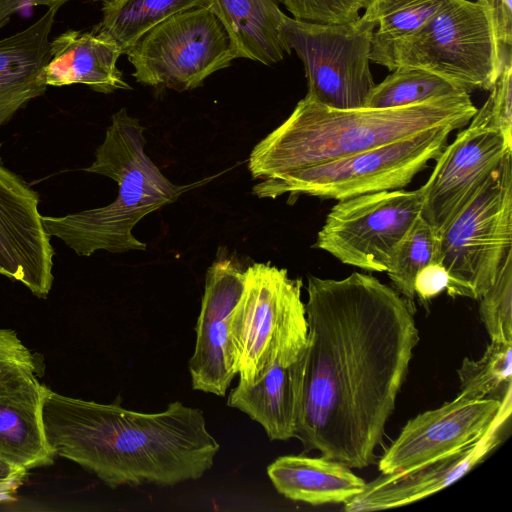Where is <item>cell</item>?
Returning <instances> with one entry per match:
<instances>
[{"instance_id": "cell-32", "label": "cell", "mask_w": 512, "mask_h": 512, "mask_svg": "<svg viewBox=\"0 0 512 512\" xmlns=\"http://www.w3.org/2000/svg\"><path fill=\"white\" fill-rule=\"evenodd\" d=\"M490 10L502 65L512 63V0H480Z\"/></svg>"}, {"instance_id": "cell-11", "label": "cell", "mask_w": 512, "mask_h": 512, "mask_svg": "<svg viewBox=\"0 0 512 512\" xmlns=\"http://www.w3.org/2000/svg\"><path fill=\"white\" fill-rule=\"evenodd\" d=\"M422 206L421 187L339 200L328 213L313 247L344 264L386 272L394 248L421 215Z\"/></svg>"}, {"instance_id": "cell-17", "label": "cell", "mask_w": 512, "mask_h": 512, "mask_svg": "<svg viewBox=\"0 0 512 512\" xmlns=\"http://www.w3.org/2000/svg\"><path fill=\"white\" fill-rule=\"evenodd\" d=\"M36 368H17L0 384V458L28 471L52 465L57 456L43 424L49 387L39 382Z\"/></svg>"}, {"instance_id": "cell-9", "label": "cell", "mask_w": 512, "mask_h": 512, "mask_svg": "<svg viewBox=\"0 0 512 512\" xmlns=\"http://www.w3.org/2000/svg\"><path fill=\"white\" fill-rule=\"evenodd\" d=\"M376 25L365 14L339 24L285 17L281 40L286 53L294 50L303 63L306 97L334 109L365 106L375 86L370 51Z\"/></svg>"}, {"instance_id": "cell-6", "label": "cell", "mask_w": 512, "mask_h": 512, "mask_svg": "<svg viewBox=\"0 0 512 512\" xmlns=\"http://www.w3.org/2000/svg\"><path fill=\"white\" fill-rule=\"evenodd\" d=\"M370 61L390 71L422 68L468 93L490 90L503 68L490 10L480 0H448L417 32L371 52Z\"/></svg>"}, {"instance_id": "cell-36", "label": "cell", "mask_w": 512, "mask_h": 512, "mask_svg": "<svg viewBox=\"0 0 512 512\" xmlns=\"http://www.w3.org/2000/svg\"><path fill=\"white\" fill-rule=\"evenodd\" d=\"M364 1H365V6H366L369 0H364Z\"/></svg>"}, {"instance_id": "cell-25", "label": "cell", "mask_w": 512, "mask_h": 512, "mask_svg": "<svg viewBox=\"0 0 512 512\" xmlns=\"http://www.w3.org/2000/svg\"><path fill=\"white\" fill-rule=\"evenodd\" d=\"M460 395L503 402L512 395V342H494L478 360L464 358L457 370Z\"/></svg>"}, {"instance_id": "cell-3", "label": "cell", "mask_w": 512, "mask_h": 512, "mask_svg": "<svg viewBox=\"0 0 512 512\" xmlns=\"http://www.w3.org/2000/svg\"><path fill=\"white\" fill-rule=\"evenodd\" d=\"M477 108L462 92L395 108L334 109L301 99L252 150L248 169L266 179L319 165L447 125H467Z\"/></svg>"}, {"instance_id": "cell-28", "label": "cell", "mask_w": 512, "mask_h": 512, "mask_svg": "<svg viewBox=\"0 0 512 512\" xmlns=\"http://www.w3.org/2000/svg\"><path fill=\"white\" fill-rule=\"evenodd\" d=\"M479 315L491 341L512 342V251L489 289L478 299Z\"/></svg>"}, {"instance_id": "cell-31", "label": "cell", "mask_w": 512, "mask_h": 512, "mask_svg": "<svg viewBox=\"0 0 512 512\" xmlns=\"http://www.w3.org/2000/svg\"><path fill=\"white\" fill-rule=\"evenodd\" d=\"M20 367H37L34 355L14 330L0 327V384Z\"/></svg>"}, {"instance_id": "cell-20", "label": "cell", "mask_w": 512, "mask_h": 512, "mask_svg": "<svg viewBox=\"0 0 512 512\" xmlns=\"http://www.w3.org/2000/svg\"><path fill=\"white\" fill-rule=\"evenodd\" d=\"M305 353L289 365L274 364L255 384L238 382L228 394L227 405L258 422L270 440L295 437L301 408Z\"/></svg>"}, {"instance_id": "cell-24", "label": "cell", "mask_w": 512, "mask_h": 512, "mask_svg": "<svg viewBox=\"0 0 512 512\" xmlns=\"http://www.w3.org/2000/svg\"><path fill=\"white\" fill-rule=\"evenodd\" d=\"M462 92L466 91L433 72L417 67L400 66L381 83L375 84L364 107H403Z\"/></svg>"}, {"instance_id": "cell-29", "label": "cell", "mask_w": 512, "mask_h": 512, "mask_svg": "<svg viewBox=\"0 0 512 512\" xmlns=\"http://www.w3.org/2000/svg\"><path fill=\"white\" fill-rule=\"evenodd\" d=\"M293 18L300 21L339 24L353 21L365 8L364 0H282Z\"/></svg>"}, {"instance_id": "cell-1", "label": "cell", "mask_w": 512, "mask_h": 512, "mask_svg": "<svg viewBox=\"0 0 512 512\" xmlns=\"http://www.w3.org/2000/svg\"><path fill=\"white\" fill-rule=\"evenodd\" d=\"M303 395L295 437L349 468L375 461L419 342L405 299L376 277L309 275Z\"/></svg>"}, {"instance_id": "cell-2", "label": "cell", "mask_w": 512, "mask_h": 512, "mask_svg": "<svg viewBox=\"0 0 512 512\" xmlns=\"http://www.w3.org/2000/svg\"><path fill=\"white\" fill-rule=\"evenodd\" d=\"M61 395L50 388L43 403L46 438L57 456L71 460L111 488L173 486L201 478L220 444L202 410L174 401L158 413Z\"/></svg>"}, {"instance_id": "cell-13", "label": "cell", "mask_w": 512, "mask_h": 512, "mask_svg": "<svg viewBox=\"0 0 512 512\" xmlns=\"http://www.w3.org/2000/svg\"><path fill=\"white\" fill-rule=\"evenodd\" d=\"M39 202L34 189L0 165V274L45 299L53 284L55 251Z\"/></svg>"}, {"instance_id": "cell-4", "label": "cell", "mask_w": 512, "mask_h": 512, "mask_svg": "<svg viewBox=\"0 0 512 512\" xmlns=\"http://www.w3.org/2000/svg\"><path fill=\"white\" fill-rule=\"evenodd\" d=\"M144 131L139 119L130 116L126 108L112 115L94 162L83 170L113 179L118 195L106 206L64 216H42L51 237L63 241L79 256H91L99 250H146V243L132 233L135 225L197 184L176 185L164 176L145 153Z\"/></svg>"}, {"instance_id": "cell-27", "label": "cell", "mask_w": 512, "mask_h": 512, "mask_svg": "<svg viewBox=\"0 0 512 512\" xmlns=\"http://www.w3.org/2000/svg\"><path fill=\"white\" fill-rule=\"evenodd\" d=\"M438 234L420 215L394 248L387 274L394 289L405 299L415 314L413 283L418 271L435 259Z\"/></svg>"}, {"instance_id": "cell-19", "label": "cell", "mask_w": 512, "mask_h": 512, "mask_svg": "<svg viewBox=\"0 0 512 512\" xmlns=\"http://www.w3.org/2000/svg\"><path fill=\"white\" fill-rule=\"evenodd\" d=\"M57 11L49 8L26 29L0 39V127L46 92L44 68Z\"/></svg>"}, {"instance_id": "cell-33", "label": "cell", "mask_w": 512, "mask_h": 512, "mask_svg": "<svg viewBox=\"0 0 512 512\" xmlns=\"http://www.w3.org/2000/svg\"><path fill=\"white\" fill-rule=\"evenodd\" d=\"M450 277L445 267L433 261L421 268L415 276L413 288L415 297L422 305H427L431 299L447 291Z\"/></svg>"}, {"instance_id": "cell-18", "label": "cell", "mask_w": 512, "mask_h": 512, "mask_svg": "<svg viewBox=\"0 0 512 512\" xmlns=\"http://www.w3.org/2000/svg\"><path fill=\"white\" fill-rule=\"evenodd\" d=\"M49 53L44 68L47 86L84 84L104 94L132 89L117 67L119 45L96 26L91 31L62 32L50 41Z\"/></svg>"}, {"instance_id": "cell-22", "label": "cell", "mask_w": 512, "mask_h": 512, "mask_svg": "<svg viewBox=\"0 0 512 512\" xmlns=\"http://www.w3.org/2000/svg\"><path fill=\"white\" fill-rule=\"evenodd\" d=\"M207 7L227 31L237 58L267 66L283 59L280 31L286 15L277 0H208Z\"/></svg>"}, {"instance_id": "cell-26", "label": "cell", "mask_w": 512, "mask_h": 512, "mask_svg": "<svg viewBox=\"0 0 512 512\" xmlns=\"http://www.w3.org/2000/svg\"><path fill=\"white\" fill-rule=\"evenodd\" d=\"M448 0H369L364 14L379 26L371 52L409 37L423 27Z\"/></svg>"}, {"instance_id": "cell-12", "label": "cell", "mask_w": 512, "mask_h": 512, "mask_svg": "<svg viewBox=\"0 0 512 512\" xmlns=\"http://www.w3.org/2000/svg\"><path fill=\"white\" fill-rule=\"evenodd\" d=\"M510 154L512 143L474 114L469 125L445 146L421 186V216L439 235Z\"/></svg>"}, {"instance_id": "cell-16", "label": "cell", "mask_w": 512, "mask_h": 512, "mask_svg": "<svg viewBox=\"0 0 512 512\" xmlns=\"http://www.w3.org/2000/svg\"><path fill=\"white\" fill-rule=\"evenodd\" d=\"M511 410L512 395L503 401L488 429L476 441L415 468L390 474L381 473L366 483L360 494L344 503V510L364 512L400 507L448 487L498 446L501 430L510 418Z\"/></svg>"}, {"instance_id": "cell-23", "label": "cell", "mask_w": 512, "mask_h": 512, "mask_svg": "<svg viewBox=\"0 0 512 512\" xmlns=\"http://www.w3.org/2000/svg\"><path fill=\"white\" fill-rule=\"evenodd\" d=\"M207 5L208 0H104L103 17L96 27L119 45L122 54H127L157 24L177 13Z\"/></svg>"}, {"instance_id": "cell-15", "label": "cell", "mask_w": 512, "mask_h": 512, "mask_svg": "<svg viewBox=\"0 0 512 512\" xmlns=\"http://www.w3.org/2000/svg\"><path fill=\"white\" fill-rule=\"evenodd\" d=\"M244 285V270L230 259L206 272L193 354L188 362L194 390L225 396L237 375L230 339V317Z\"/></svg>"}, {"instance_id": "cell-10", "label": "cell", "mask_w": 512, "mask_h": 512, "mask_svg": "<svg viewBox=\"0 0 512 512\" xmlns=\"http://www.w3.org/2000/svg\"><path fill=\"white\" fill-rule=\"evenodd\" d=\"M133 77L160 91H189L237 58L231 39L208 7L177 13L145 33L126 54Z\"/></svg>"}, {"instance_id": "cell-30", "label": "cell", "mask_w": 512, "mask_h": 512, "mask_svg": "<svg viewBox=\"0 0 512 512\" xmlns=\"http://www.w3.org/2000/svg\"><path fill=\"white\" fill-rule=\"evenodd\" d=\"M475 114L512 143V63L503 66L488 99Z\"/></svg>"}, {"instance_id": "cell-21", "label": "cell", "mask_w": 512, "mask_h": 512, "mask_svg": "<svg viewBox=\"0 0 512 512\" xmlns=\"http://www.w3.org/2000/svg\"><path fill=\"white\" fill-rule=\"evenodd\" d=\"M350 469L323 456L285 455L267 467V475L284 497L324 505L346 503L364 490L366 482Z\"/></svg>"}, {"instance_id": "cell-5", "label": "cell", "mask_w": 512, "mask_h": 512, "mask_svg": "<svg viewBox=\"0 0 512 512\" xmlns=\"http://www.w3.org/2000/svg\"><path fill=\"white\" fill-rule=\"evenodd\" d=\"M303 281L285 268L253 263L244 270L241 296L230 317V339L239 382L253 385L274 365H289L307 346Z\"/></svg>"}, {"instance_id": "cell-14", "label": "cell", "mask_w": 512, "mask_h": 512, "mask_svg": "<svg viewBox=\"0 0 512 512\" xmlns=\"http://www.w3.org/2000/svg\"><path fill=\"white\" fill-rule=\"evenodd\" d=\"M502 403L458 394L442 406L418 414L381 457L379 470L382 474L409 470L469 445L485 433Z\"/></svg>"}, {"instance_id": "cell-8", "label": "cell", "mask_w": 512, "mask_h": 512, "mask_svg": "<svg viewBox=\"0 0 512 512\" xmlns=\"http://www.w3.org/2000/svg\"><path fill=\"white\" fill-rule=\"evenodd\" d=\"M512 251V154L491 172L439 233L434 261L450 277L451 297L478 300Z\"/></svg>"}, {"instance_id": "cell-35", "label": "cell", "mask_w": 512, "mask_h": 512, "mask_svg": "<svg viewBox=\"0 0 512 512\" xmlns=\"http://www.w3.org/2000/svg\"><path fill=\"white\" fill-rule=\"evenodd\" d=\"M70 0H0V29L3 28L10 18L26 8L38 5H44L48 8H60L64 3ZM88 1H104V0H88Z\"/></svg>"}, {"instance_id": "cell-7", "label": "cell", "mask_w": 512, "mask_h": 512, "mask_svg": "<svg viewBox=\"0 0 512 512\" xmlns=\"http://www.w3.org/2000/svg\"><path fill=\"white\" fill-rule=\"evenodd\" d=\"M447 125L407 138L279 176L262 179L253 187L258 198L305 194L343 200L363 194L403 189L446 146Z\"/></svg>"}, {"instance_id": "cell-34", "label": "cell", "mask_w": 512, "mask_h": 512, "mask_svg": "<svg viewBox=\"0 0 512 512\" xmlns=\"http://www.w3.org/2000/svg\"><path fill=\"white\" fill-rule=\"evenodd\" d=\"M27 475L26 468L0 458V508L16 500Z\"/></svg>"}, {"instance_id": "cell-37", "label": "cell", "mask_w": 512, "mask_h": 512, "mask_svg": "<svg viewBox=\"0 0 512 512\" xmlns=\"http://www.w3.org/2000/svg\"><path fill=\"white\" fill-rule=\"evenodd\" d=\"M1 145V144H0Z\"/></svg>"}]
</instances>
